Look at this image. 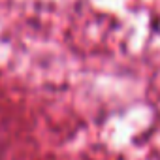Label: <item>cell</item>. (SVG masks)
I'll list each match as a JSON object with an SVG mask.
<instances>
[]
</instances>
